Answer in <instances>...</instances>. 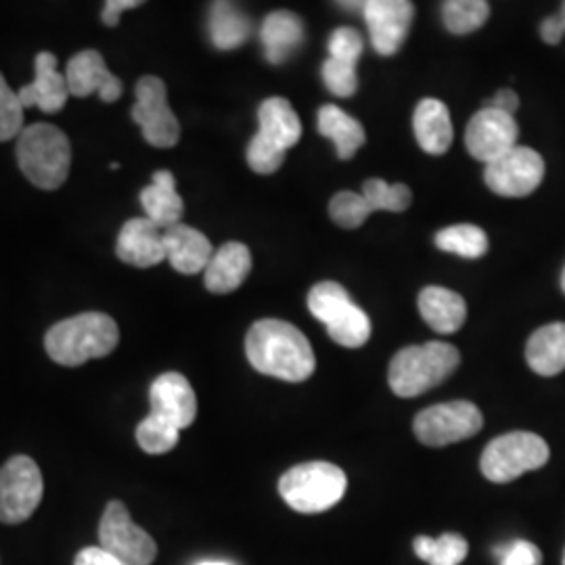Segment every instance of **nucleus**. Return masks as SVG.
<instances>
[{"label": "nucleus", "instance_id": "obj_19", "mask_svg": "<svg viewBox=\"0 0 565 565\" xmlns=\"http://www.w3.org/2000/svg\"><path fill=\"white\" fill-rule=\"evenodd\" d=\"M166 260L182 275H198L207 268L214 256L210 239L193 226L177 224L163 231Z\"/></svg>", "mask_w": 565, "mask_h": 565}, {"label": "nucleus", "instance_id": "obj_36", "mask_svg": "<svg viewBox=\"0 0 565 565\" xmlns=\"http://www.w3.org/2000/svg\"><path fill=\"white\" fill-rule=\"evenodd\" d=\"M323 82L335 97L348 99L356 93L359 88V76H356V65L345 63V61L329 60L323 63Z\"/></svg>", "mask_w": 565, "mask_h": 565}, {"label": "nucleus", "instance_id": "obj_1", "mask_svg": "<svg viewBox=\"0 0 565 565\" xmlns=\"http://www.w3.org/2000/svg\"><path fill=\"white\" fill-rule=\"evenodd\" d=\"M245 354L258 373L289 384L306 382L317 369L308 338L296 324L277 319L252 324L245 338Z\"/></svg>", "mask_w": 565, "mask_h": 565}, {"label": "nucleus", "instance_id": "obj_42", "mask_svg": "<svg viewBox=\"0 0 565 565\" xmlns=\"http://www.w3.org/2000/svg\"><path fill=\"white\" fill-rule=\"evenodd\" d=\"M486 107H494V109H499V111H505L509 116H513V114L518 111V107H520V97H518L515 90L503 88V90H499V93L494 95V99L488 103Z\"/></svg>", "mask_w": 565, "mask_h": 565}, {"label": "nucleus", "instance_id": "obj_46", "mask_svg": "<svg viewBox=\"0 0 565 565\" xmlns=\"http://www.w3.org/2000/svg\"><path fill=\"white\" fill-rule=\"evenodd\" d=\"M562 287H564V291H565V268H564V273H562Z\"/></svg>", "mask_w": 565, "mask_h": 565}, {"label": "nucleus", "instance_id": "obj_10", "mask_svg": "<svg viewBox=\"0 0 565 565\" xmlns=\"http://www.w3.org/2000/svg\"><path fill=\"white\" fill-rule=\"evenodd\" d=\"M102 548L111 553L124 565H151L158 557L156 541L135 524L128 509L120 501L105 507L99 524Z\"/></svg>", "mask_w": 565, "mask_h": 565}, {"label": "nucleus", "instance_id": "obj_44", "mask_svg": "<svg viewBox=\"0 0 565 565\" xmlns=\"http://www.w3.org/2000/svg\"><path fill=\"white\" fill-rule=\"evenodd\" d=\"M198 565H233L228 564V562H221V559H207V562H202V564Z\"/></svg>", "mask_w": 565, "mask_h": 565}, {"label": "nucleus", "instance_id": "obj_20", "mask_svg": "<svg viewBox=\"0 0 565 565\" xmlns=\"http://www.w3.org/2000/svg\"><path fill=\"white\" fill-rule=\"evenodd\" d=\"M249 273H252L249 247L239 242H228L214 252L207 268L203 270V281L207 291L224 296L242 287L243 281L249 277Z\"/></svg>", "mask_w": 565, "mask_h": 565}, {"label": "nucleus", "instance_id": "obj_14", "mask_svg": "<svg viewBox=\"0 0 565 565\" xmlns=\"http://www.w3.org/2000/svg\"><path fill=\"white\" fill-rule=\"evenodd\" d=\"M363 15L373 49L384 57H392L403 49L408 36L415 4L408 0H371L363 2Z\"/></svg>", "mask_w": 565, "mask_h": 565}, {"label": "nucleus", "instance_id": "obj_23", "mask_svg": "<svg viewBox=\"0 0 565 565\" xmlns=\"http://www.w3.org/2000/svg\"><path fill=\"white\" fill-rule=\"evenodd\" d=\"M266 61L273 65H281L289 60L303 41V23L291 11H273L266 15L260 28Z\"/></svg>", "mask_w": 565, "mask_h": 565}, {"label": "nucleus", "instance_id": "obj_32", "mask_svg": "<svg viewBox=\"0 0 565 565\" xmlns=\"http://www.w3.org/2000/svg\"><path fill=\"white\" fill-rule=\"evenodd\" d=\"M179 438H181V429H177L174 425L163 422L156 415H149L137 427V443L149 455L170 452L174 446L179 445Z\"/></svg>", "mask_w": 565, "mask_h": 565}, {"label": "nucleus", "instance_id": "obj_9", "mask_svg": "<svg viewBox=\"0 0 565 565\" xmlns=\"http://www.w3.org/2000/svg\"><path fill=\"white\" fill-rule=\"evenodd\" d=\"M44 492L41 467L30 457H13L0 467V522L21 524L39 509Z\"/></svg>", "mask_w": 565, "mask_h": 565}, {"label": "nucleus", "instance_id": "obj_12", "mask_svg": "<svg viewBox=\"0 0 565 565\" xmlns=\"http://www.w3.org/2000/svg\"><path fill=\"white\" fill-rule=\"evenodd\" d=\"M543 179L545 160L541 153L522 145L486 166V184L501 198H527L541 186Z\"/></svg>", "mask_w": 565, "mask_h": 565}, {"label": "nucleus", "instance_id": "obj_40", "mask_svg": "<svg viewBox=\"0 0 565 565\" xmlns=\"http://www.w3.org/2000/svg\"><path fill=\"white\" fill-rule=\"evenodd\" d=\"M74 565H124L102 546H86L76 555Z\"/></svg>", "mask_w": 565, "mask_h": 565}, {"label": "nucleus", "instance_id": "obj_15", "mask_svg": "<svg viewBox=\"0 0 565 565\" xmlns=\"http://www.w3.org/2000/svg\"><path fill=\"white\" fill-rule=\"evenodd\" d=\"M65 81L70 95L78 99L99 95L103 103H116L124 90L120 78L107 70L99 51H82L74 55L67 63Z\"/></svg>", "mask_w": 565, "mask_h": 565}, {"label": "nucleus", "instance_id": "obj_43", "mask_svg": "<svg viewBox=\"0 0 565 565\" xmlns=\"http://www.w3.org/2000/svg\"><path fill=\"white\" fill-rule=\"evenodd\" d=\"M565 30L564 23L559 15H553V18H546L541 25V36L546 44H559L564 39Z\"/></svg>", "mask_w": 565, "mask_h": 565}, {"label": "nucleus", "instance_id": "obj_2", "mask_svg": "<svg viewBox=\"0 0 565 565\" xmlns=\"http://www.w3.org/2000/svg\"><path fill=\"white\" fill-rule=\"evenodd\" d=\"M120 329L109 315L82 312L53 324L44 338L46 354L63 366H81L116 350Z\"/></svg>", "mask_w": 565, "mask_h": 565}, {"label": "nucleus", "instance_id": "obj_30", "mask_svg": "<svg viewBox=\"0 0 565 565\" xmlns=\"http://www.w3.org/2000/svg\"><path fill=\"white\" fill-rule=\"evenodd\" d=\"M415 555L429 565H459L469 553V545L461 534H443L440 539L417 536Z\"/></svg>", "mask_w": 565, "mask_h": 565}, {"label": "nucleus", "instance_id": "obj_11", "mask_svg": "<svg viewBox=\"0 0 565 565\" xmlns=\"http://www.w3.org/2000/svg\"><path fill=\"white\" fill-rule=\"evenodd\" d=\"M132 120L141 126L142 137L151 147L170 149L181 139V121L170 109L168 88L158 76H142L137 82Z\"/></svg>", "mask_w": 565, "mask_h": 565}, {"label": "nucleus", "instance_id": "obj_22", "mask_svg": "<svg viewBox=\"0 0 565 565\" xmlns=\"http://www.w3.org/2000/svg\"><path fill=\"white\" fill-rule=\"evenodd\" d=\"M141 205L145 218L158 224L162 231L181 224L184 202L177 191L174 174L168 170H158L151 184L141 191Z\"/></svg>", "mask_w": 565, "mask_h": 565}, {"label": "nucleus", "instance_id": "obj_34", "mask_svg": "<svg viewBox=\"0 0 565 565\" xmlns=\"http://www.w3.org/2000/svg\"><path fill=\"white\" fill-rule=\"evenodd\" d=\"M329 214L331 221L342 228H359L373 214V210L363 193L340 191L329 203Z\"/></svg>", "mask_w": 565, "mask_h": 565}, {"label": "nucleus", "instance_id": "obj_6", "mask_svg": "<svg viewBox=\"0 0 565 565\" xmlns=\"http://www.w3.org/2000/svg\"><path fill=\"white\" fill-rule=\"evenodd\" d=\"M310 315L327 327L329 338L343 348H363L371 340V319L350 300L345 287L335 281L315 285L308 294Z\"/></svg>", "mask_w": 565, "mask_h": 565}, {"label": "nucleus", "instance_id": "obj_26", "mask_svg": "<svg viewBox=\"0 0 565 565\" xmlns=\"http://www.w3.org/2000/svg\"><path fill=\"white\" fill-rule=\"evenodd\" d=\"M525 361L543 377H555L565 371V323L536 329L525 345Z\"/></svg>", "mask_w": 565, "mask_h": 565}, {"label": "nucleus", "instance_id": "obj_29", "mask_svg": "<svg viewBox=\"0 0 565 565\" xmlns=\"http://www.w3.org/2000/svg\"><path fill=\"white\" fill-rule=\"evenodd\" d=\"M438 249L467 260L482 258L488 252V235L476 224H452L436 235Z\"/></svg>", "mask_w": 565, "mask_h": 565}, {"label": "nucleus", "instance_id": "obj_39", "mask_svg": "<svg viewBox=\"0 0 565 565\" xmlns=\"http://www.w3.org/2000/svg\"><path fill=\"white\" fill-rule=\"evenodd\" d=\"M501 565H543L541 548L527 541H518L513 545L497 551Z\"/></svg>", "mask_w": 565, "mask_h": 565}, {"label": "nucleus", "instance_id": "obj_27", "mask_svg": "<svg viewBox=\"0 0 565 565\" xmlns=\"http://www.w3.org/2000/svg\"><path fill=\"white\" fill-rule=\"evenodd\" d=\"M319 132L324 139L333 141L335 151L342 160H350L356 156V151L363 147L366 141L363 124L348 116L338 105H324L319 109L317 116Z\"/></svg>", "mask_w": 565, "mask_h": 565}, {"label": "nucleus", "instance_id": "obj_3", "mask_svg": "<svg viewBox=\"0 0 565 565\" xmlns=\"http://www.w3.org/2000/svg\"><path fill=\"white\" fill-rule=\"evenodd\" d=\"M461 354L452 343L427 342L403 348L390 363V387L401 398H415L429 392L459 369Z\"/></svg>", "mask_w": 565, "mask_h": 565}, {"label": "nucleus", "instance_id": "obj_24", "mask_svg": "<svg viewBox=\"0 0 565 565\" xmlns=\"http://www.w3.org/2000/svg\"><path fill=\"white\" fill-rule=\"evenodd\" d=\"M413 128L419 147L429 156H443L452 145V121L445 103L424 99L413 116Z\"/></svg>", "mask_w": 565, "mask_h": 565}, {"label": "nucleus", "instance_id": "obj_7", "mask_svg": "<svg viewBox=\"0 0 565 565\" xmlns=\"http://www.w3.org/2000/svg\"><path fill=\"white\" fill-rule=\"evenodd\" d=\"M551 450L539 434L509 431L494 438L482 452V473L494 484H509L527 471L545 467Z\"/></svg>", "mask_w": 565, "mask_h": 565}, {"label": "nucleus", "instance_id": "obj_35", "mask_svg": "<svg viewBox=\"0 0 565 565\" xmlns=\"http://www.w3.org/2000/svg\"><path fill=\"white\" fill-rule=\"evenodd\" d=\"M23 105L20 93H15L0 74V142L18 139L23 126Z\"/></svg>", "mask_w": 565, "mask_h": 565}, {"label": "nucleus", "instance_id": "obj_18", "mask_svg": "<svg viewBox=\"0 0 565 565\" xmlns=\"http://www.w3.org/2000/svg\"><path fill=\"white\" fill-rule=\"evenodd\" d=\"M116 254L121 263L149 268L166 260L163 231L149 218H132L121 226L116 243Z\"/></svg>", "mask_w": 565, "mask_h": 565}, {"label": "nucleus", "instance_id": "obj_8", "mask_svg": "<svg viewBox=\"0 0 565 565\" xmlns=\"http://www.w3.org/2000/svg\"><path fill=\"white\" fill-rule=\"evenodd\" d=\"M484 425L482 411L467 401L436 404L422 411L415 417V436L417 440L431 448L463 443L467 438L480 434Z\"/></svg>", "mask_w": 565, "mask_h": 565}, {"label": "nucleus", "instance_id": "obj_4", "mask_svg": "<svg viewBox=\"0 0 565 565\" xmlns=\"http://www.w3.org/2000/svg\"><path fill=\"white\" fill-rule=\"evenodd\" d=\"M15 153L23 177L34 186L55 191L67 181L72 147L57 126L44 121L25 126L18 137Z\"/></svg>", "mask_w": 565, "mask_h": 565}, {"label": "nucleus", "instance_id": "obj_25", "mask_svg": "<svg viewBox=\"0 0 565 565\" xmlns=\"http://www.w3.org/2000/svg\"><path fill=\"white\" fill-rule=\"evenodd\" d=\"M419 312L425 323L436 333L450 335L463 327L467 319V303L463 298L445 287H425L419 294Z\"/></svg>", "mask_w": 565, "mask_h": 565}, {"label": "nucleus", "instance_id": "obj_47", "mask_svg": "<svg viewBox=\"0 0 565 565\" xmlns=\"http://www.w3.org/2000/svg\"><path fill=\"white\" fill-rule=\"evenodd\" d=\"M564 565H565V551H564Z\"/></svg>", "mask_w": 565, "mask_h": 565}, {"label": "nucleus", "instance_id": "obj_38", "mask_svg": "<svg viewBox=\"0 0 565 565\" xmlns=\"http://www.w3.org/2000/svg\"><path fill=\"white\" fill-rule=\"evenodd\" d=\"M285 162V151L273 147L270 142L263 141L260 137H254L247 145V166L256 174H273L281 168Z\"/></svg>", "mask_w": 565, "mask_h": 565}, {"label": "nucleus", "instance_id": "obj_31", "mask_svg": "<svg viewBox=\"0 0 565 565\" xmlns=\"http://www.w3.org/2000/svg\"><path fill=\"white\" fill-rule=\"evenodd\" d=\"M490 18V4L484 0H448L443 4V20L450 34L465 36L480 30Z\"/></svg>", "mask_w": 565, "mask_h": 565}, {"label": "nucleus", "instance_id": "obj_41", "mask_svg": "<svg viewBox=\"0 0 565 565\" xmlns=\"http://www.w3.org/2000/svg\"><path fill=\"white\" fill-rule=\"evenodd\" d=\"M139 0H107L103 7L102 20L105 25L116 28L120 23V15L128 9H137Z\"/></svg>", "mask_w": 565, "mask_h": 565}, {"label": "nucleus", "instance_id": "obj_17", "mask_svg": "<svg viewBox=\"0 0 565 565\" xmlns=\"http://www.w3.org/2000/svg\"><path fill=\"white\" fill-rule=\"evenodd\" d=\"M34 82L18 90L23 109L39 107L44 114H57L70 97L65 74L57 70V57L46 51L39 53L34 61Z\"/></svg>", "mask_w": 565, "mask_h": 565}, {"label": "nucleus", "instance_id": "obj_33", "mask_svg": "<svg viewBox=\"0 0 565 565\" xmlns=\"http://www.w3.org/2000/svg\"><path fill=\"white\" fill-rule=\"evenodd\" d=\"M364 200L371 210H387V212H404L413 202L411 189L406 184H390L382 179H371L363 184Z\"/></svg>", "mask_w": 565, "mask_h": 565}, {"label": "nucleus", "instance_id": "obj_21", "mask_svg": "<svg viewBox=\"0 0 565 565\" xmlns=\"http://www.w3.org/2000/svg\"><path fill=\"white\" fill-rule=\"evenodd\" d=\"M258 132L263 141L270 142L273 147L289 151L302 139V121L298 118L291 103L282 97H270L258 109Z\"/></svg>", "mask_w": 565, "mask_h": 565}, {"label": "nucleus", "instance_id": "obj_16", "mask_svg": "<svg viewBox=\"0 0 565 565\" xmlns=\"http://www.w3.org/2000/svg\"><path fill=\"white\" fill-rule=\"evenodd\" d=\"M149 398H151V415L174 425L177 429L189 427L198 417L195 392L189 384V380L181 373L160 375L151 384Z\"/></svg>", "mask_w": 565, "mask_h": 565}, {"label": "nucleus", "instance_id": "obj_5", "mask_svg": "<svg viewBox=\"0 0 565 565\" xmlns=\"http://www.w3.org/2000/svg\"><path fill=\"white\" fill-rule=\"evenodd\" d=\"M345 488L343 469L327 461L296 465L279 480L282 501L298 513H323L342 501Z\"/></svg>", "mask_w": 565, "mask_h": 565}, {"label": "nucleus", "instance_id": "obj_45", "mask_svg": "<svg viewBox=\"0 0 565 565\" xmlns=\"http://www.w3.org/2000/svg\"><path fill=\"white\" fill-rule=\"evenodd\" d=\"M559 18H562V23H564V30H565V2H564V9H562V13H559Z\"/></svg>", "mask_w": 565, "mask_h": 565}, {"label": "nucleus", "instance_id": "obj_13", "mask_svg": "<svg viewBox=\"0 0 565 565\" xmlns=\"http://www.w3.org/2000/svg\"><path fill=\"white\" fill-rule=\"evenodd\" d=\"M518 137L520 128L513 116L494 107H484L469 120L465 132V147L471 158L488 166L515 149Z\"/></svg>", "mask_w": 565, "mask_h": 565}, {"label": "nucleus", "instance_id": "obj_37", "mask_svg": "<svg viewBox=\"0 0 565 565\" xmlns=\"http://www.w3.org/2000/svg\"><path fill=\"white\" fill-rule=\"evenodd\" d=\"M329 57L356 65L364 51L363 36L354 28H338L327 42Z\"/></svg>", "mask_w": 565, "mask_h": 565}, {"label": "nucleus", "instance_id": "obj_28", "mask_svg": "<svg viewBox=\"0 0 565 565\" xmlns=\"http://www.w3.org/2000/svg\"><path fill=\"white\" fill-rule=\"evenodd\" d=\"M207 30L216 49L233 51L252 36V20L233 2H214L210 9Z\"/></svg>", "mask_w": 565, "mask_h": 565}]
</instances>
